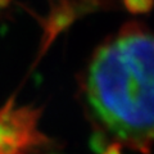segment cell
<instances>
[{"label": "cell", "mask_w": 154, "mask_h": 154, "mask_svg": "<svg viewBox=\"0 0 154 154\" xmlns=\"http://www.w3.org/2000/svg\"><path fill=\"white\" fill-rule=\"evenodd\" d=\"M93 118L116 141L141 154L153 143V37L128 25L95 51L85 79Z\"/></svg>", "instance_id": "6da1fadb"}, {"label": "cell", "mask_w": 154, "mask_h": 154, "mask_svg": "<svg viewBox=\"0 0 154 154\" xmlns=\"http://www.w3.org/2000/svg\"><path fill=\"white\" fill-rule=\"evenodd\" d=\"M37 112L31 108H14L8 103L0 109V154H28L44 141L36 130Z\"/></svg>", "instance_id": "7a4b0ae2"}, {"label": "cell", "mask_w": 154, "mask_h": 154, "mask_svg": "<svg viewBox=\"0 0 154 154\" xmlns=\"http://www.w3.org/2000/svg\"><path fill=\"white\" fill-rule=\"evenodd\" d=\"M102 154H122V145L117 141L112 143Z\"/></svg>", "instance_id": "3957f363"}]
</instances>
